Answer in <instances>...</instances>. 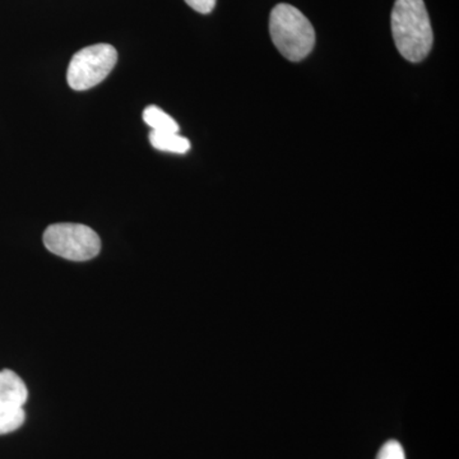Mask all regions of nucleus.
Returning a JSON list of instances; mask_svg holds the SVG:
<instances>
[{
	"instance_id": "nucleus-1",
	"label": "nucleus",
	"mask_w": 459,
	"mask_h": 459,
	"mask_svg": "<svg viewBox=\"0 0 459 459\" xmlns=\"http://www.w3.org/2000/svg\"><path fill=\"white\" fill-rule=\"evenodd\" d=\"M391 23L395 47L404 59L419 63L429 56L434 35L424 0H395Z\"/></svg>"
},
{
	"instance_id": "nucleus-2",
	"label": "nucleus",
	"mask_w": 459,
	"mask_h": 459,
	"mask_svg": "<svg viewBox=\"0 0 459 459\" xmlns=\"http://www.w3.org/2000/svg\"><path fill=\"white\" fill-rule=\"evenodd\" d=\"M270 33L274 47L286 59L300 62L316 45V31L310 21L290 4H279L272 9Z\"/></svg>"
},
{
	"instance_id": "nucleus-3",
	"label": "nucleus",
	"mask_w": 459,
	"mask_h": 459,
	"mask_svg": "<svg viewBox=\"0 0 459 459\" xmlns=\"http://www.w3.org/2000/svg\"><path fill=\"white\" fill-rule=\"evenodd\" d=\"M42 240L49 252L68 261H90L101 250L99 235L80 223H54L45 230Z\"/></svg>"
},
{
	"instance_id": "nucleus-4",
	"label": "nucleus",
	"mask_w": 459,
	"mask_h": 459,
	"mask_svg": "<svg viewBox=\"0 0 459 459\" xmlns=\"http://www.w3.org/2000/svg\"><path fill=\"white\" fill-rule=\"evenodd\" d=\"M117 53L108 44H96L75 53L69 63L66 81L74 91H86L101 83L113 71Z\"/></svg>"
},
{
	"instance_id": "nucleus-5",
	"label": "nucleus",
	"mask_w": 459,
	"mask_h": 459,
	"mask_svg": "<svg viewBox=\"0 0 459 459\" xmlns=\"http://www.w3.org/2000/svg\"><path fill=\"white\" fill-rule=\"evenodd\" d=\"M29 397L25 382L14 371H0V410L23 409Z\"/></svg>"
},
{
	"instance_id": "nucleus-6",
	"label": "nucleus",
	"mask_w": 459,
	"mask_h": 459,
	"mask_svg": "<svg viewBox=\"0 0 459 459\" xmlns=\"http://www.w3.org/2000/svg\"><path fill=\"white\" fill-rule=\"evenodd\" d=\"M150 142L156 150L171 153H186L190 150V142L181 137L179 133H166L152 131L150 133Z\"/></svg>"
},
{
	"instance_id": "nucleus-7",
	"label": "nucleus",
	"mask_w": 459,
	"mask_h": 459,
	"mask_svg": "<svg viewBox=\"0 0 459 459\" xmlns=\"http://www.w3.org/2000/svg\"><path fill=\"white\" fill-rule=\"evenodd\" d=\"M143 120L152 131L166 133H179V126L170 115L166 114L162 108L151 105L144 108Z\"/></svg>"
},
{
	"instance_id": "nucleus-8",
	"label": "nucleus",
	"mask_w": 459,
	"mask_h": 459,
	"mask_svg": "<svg viewBox=\"0 0 459 459\" xmlns=\"http://www.w3.org/2000/svg\"><path fill=\"white\" fill-rule=\"evenodd\" d=\"M26 413L23 409L0 410V435L13 433L22 427Z\"/></svg>"
},
{
	"instance_id": "nucleus-9",
	"label": "nucleus",
	"mask_w": 459,
	"mask_h": 459,
	"mask_svg": "<svg viewBox=\"0 0 459 459\" xmlns=\"http://www.w3.org/2000/svg\"><path fill=\"white\" fill-rule=\"evenodd\" d=\"M377 459H406V455L400 443L389 440L380 448Z\"/></svg>"
},
{
	"instance_id": "nucleus-10",
	"label": "nucleus",
	"mask_w": 459,
	"mask_h": 459,
	"mask_svg": "<svg viewBox=\"0 0 459 459\" xmlns=\"http://www.w3.org/2000/svg\"><path fill=\"white\" fill-rule=\"evenodd\" d=\"M186 3L190 8L202 14L211 13L216 5V0H186Z\"/></svg>"
}]
</instances>
